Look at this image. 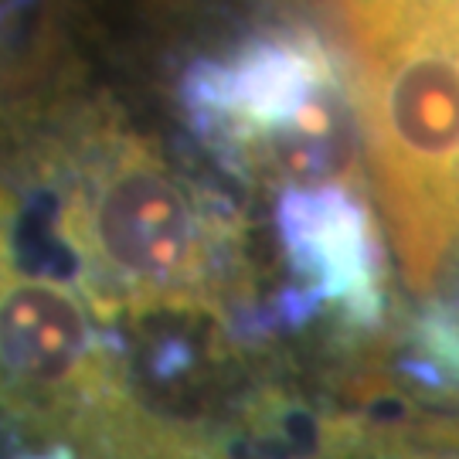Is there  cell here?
<instances>
[{
  "instance_id": "cell-1",
  "label": "cell",
  "mask_w": 459,
  "mask_h": 459,
  "mask_svg": "<svg viewBox=\"0 0 459 459\" xmlns=\"http://www.w3.org/2000/svg\"><path fill=\"white\" fill-rule=\"evenodd\" d=\"M344 62L381 218L415 293L459 263V0H313Z\"/></svg>"
},
{
  "instance_id": "cell-2",
  "label": "cell",
  "mask_w": 459,
  "mask_h": 459,
  "mask_svg": "<svg viewBox=\"0 0 459 459\" xmlns=\"http://www.w3.org/2000/svg\"><path fill=\"white\" fill-rule=\"evenodd\" d=\"M21 235L0 178V426L68 459H218L150 409L79 286L24 263Z\"/></svg>"
},
{
  "instance_id": "cell-3",
  "label": "cell",
  "mask_w": 459,
  "mask_h": 459,
  "mask_svg": "<svg viewBox=\"0 0 459 459\" xmlns=\"http://www.w3.org/2000/svg\"><path fill=\"white\" fill-rule=\"evenodd\" d=\"M184 130L246 184L307 191L351 184L341 85L307 28H248L197 51L174 85Z\"/></svg>"
}]
</instances>
